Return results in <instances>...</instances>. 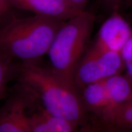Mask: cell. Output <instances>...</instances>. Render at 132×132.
<instances>
[{"label": "cell", "mask_w": 132, "mask_h": 132, "mask_svg": "<svg viewBox=\"0 0 132 132\" xmlns=\"http://www.w3.org/2000/svg\"><path fill=\"white\" fill-rule=\"evenodd\" d=\"M31 132H73L80 127L70 120L47 111L40 105L29 112Z\"/></svg>", "instance_id": "cell-8"}, {"label": "cell", "mask_w": 132, "mask_h": 132, "mask_svg": "<svg viewBox=\"0 0 132 132\" xmlns=\"http://www.w3.org/2000/svg\"><path fill=\"white\" fill-rule=\"evenodd\" d=\"M18 73L21 84L35 94L44 108L76 123L80 129L86 130L88 116L81 90L72 79L39 64L20 65Z\"/></svg>", "instance_id": "cell-1"}, {"label": "cell", "mask_w": 132, "mask_h": 132, "mask_svg": "<svg viewBox=\"0 0 132 132\" xmlns=\"http://www.w3.org/2000/svg\"><path fill=\"white\" fill-rule=\"evenodd\" d=\"M102 6L110 12L120 11L123 4V0H98Z\"/></svg>", "instance_id": "cell-14"}, {"label": "cell", "mask_w": 132, "mask_h": 132, "mask_svg": "<svg viewBox=\"0 0 132 132\" xmlns=\"http://www.w3.org/2000/svg\"><path fill=\"white\" fill-rule=\"evenodd\" d=\"M120 53L124 63L126 75L132 80V35L125 43Z\"/></svg>", "instance_id": "cell-12"}, {"label": "cell", "mask_w": 132, "mask_h": 132, "mask_svg": "<svg viewBox=\"0 0 132 132\" xmlns=\"http://www.w3.org/2000/svg\"><path fill=\"white\" fill-rule=\"evenodd\" d=\"M67 1L73 7L80 12L86 11V8L89 0H67Z\"/></svg>", "instance_id": "cell-15"}, {"label": "cell", "mask_w": 132, "mask_h": 132, "mask_svg": "<svg viewBox=\"0 0 132 132\" xmlns=\"http://www.w3.org/2000/svg\"><path fill=\"white\" fill-rule=\"evenodd\" d=\"M104 83L108 100L107 109L93 130H95L98 123L109 112L132 97V80L127 75L119 73L114 75L104 81Z\"/></svg>", "instance_id": "cell-10"}, {"label": "cell", "mask_w": 132, "mask_h": 132, "mask_svg": "<svg viewBox=\"0 0 132 132\" xmlns=\"http://www.w3.org/2000/svg\"><path fill=\"white\" fill-rule=\"evenodd\" d=\"M21 86L0 108V132H31L29 112L38 99L28 87Z\"/></svg>", "instance_id": "cell-5"}, {"label": "cell", "mask_w": 132, "mask_h": 132, "mask_svg": "<svg viewBox=\"0 0 132 132\" xmlns=\"http://www.w3.org/2000/svg\"><path fill=\"white\" fill-rule=\"evenodd\" d=\"M11 61L0 52V100L6 92L7 83L12 73Z\"/></svg>", "instance_id": "cell-11"}, {"label": "cell", "mask_w": 132, "mask_h": 132, "mask_svg": "<svg viewBox=\"0 0 132 132\" xmlns=\"http://www.w3.org/2000/svg\"><path fill=\"white\" fill-rule=\"evenodd\" d=\"M13 9L29 11L34 15L65 21L82 12L67 0H7ZM84 12V11H83Z\"/></svg>", "instance_id": "cell-7"}, {"label": "cell", "mask_w": 132, "mask_h": 132, "mask_svg": "<svg viewBox=\"0 0 132 132\" xmlns=\"http://www.w3.org/2000/svg\"><path fill=\"white\" fill-rule=\"evenodd\" d=\"M95 21V15L85 11L64 21L47 54L53 70L72 79L74 69L86 50Z\"/></svg>", "instance_id": "cell-3"}, {"label": "cell", "mask_w": 132, "mask_h": 132, "mask_svg": "<svg viewBox=\"0 0 132 132\" xmlns=\"http://www.w3.org/2000/svg\"><path fill=\"white\" fill-rule=\"evenodd\" d=\"M64 21L37 15L15 17L0 28V52L21 65L38 64Z\"/></svg>", "instance_id": "cell-2"}, {"label": "cell", "mask_w": 132, "mask_h": 132, "mask_svg": "<svg viewBox=\"0 0 132 132\" xmlns=\"http://www.w3.org/2000/svg\"><path fill=\"white\" fill-rule=\"evenodd\" d=\"M81 93L88 119L89 115L92 116L93 119L90 121L87 130H92L107 109L108 100L104 81L86 86L81 90Z\"/></svg>", "instance_id": "cell-9"}, {"label": "cell", "mask_w": 132, "mask_h": 132, "mask_svg": "<svg viewBox=\"0 0 132 132\" xmlns=\"http://www.w3.org/2000/svg\"><path fill=\"white\" fill-rule=\"evenodd\" d=\"M131 1H132V0H131Z\"/></svg>", "instance_id": "cell-16"}, {"label": "cell", "mask_w": 132, "mask_h": 132, "mask_svg": "<svg viewBox=\"0 0 132 132\" xmlns=\"http://www.w3.org/2000/svg\"><path fill=\"white\" fill-rule=\"evenodd\" d=\"M13 9L7 0H0V28L15 17Z\"/></svg>", "instance_id": "cell-13"}, {"label": "cell", "mask_w": 132, "mask_h": 132, "mask_svg": "<svg viewBox=\"0 0 132 132\" xmlns=\"http://www.w3.org/2000/svg\"><path fill=\"white\" fill-rule=\"evenodd\" d=\"M124 70L120 53L102 50L90 46L76 65L72 80L81 90L90 84L103 81L122 73Z\"/></svg>", "instance_id": "cell-4"}, {"label": "cell", "mask_w": 132, "mask_h": 132, "mask_svg": "<svg viewBox=\"0 0 132 132\" xmlns=\"http://www.w3.org/2000/svg\"><path fill=\"white\" fill-rule=\"evenodd\" d=\"M132 35V27L120 11L110 14L100 26L92 47L95 48L120 53Z\"/></svg>", "instance_id": "cell-6"}]
</instances>
